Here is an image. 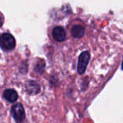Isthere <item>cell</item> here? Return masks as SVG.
<instances>
[{
    "mask_svg": "<svg viewBox=\"0 0 123 123\" xmlns=\"http://www.w3.org/2000/svg\"><path fill=\"white\" fill-rule=\"evenodd\" d=\"M122 68H123V64H122Z\"/></svg>",
    "mask_w": 123,
    "mask_h": 123,
    "instance_id": "obj_9",
    "label": "cell"
},
{
    "mask_svg": "<svg viewBox=\"0 0 123 123\" xmlns=\"http://www.w3.org/2000/svg\"><path fill=\"white\" fill-rule=\"evenodd\" d=\"M11 115L17 123H22L25 118V111L21 103H17L11 108Z\"/></svg>",
    "mask_w": 123,
    "mask_h": 123,
    "instance_id": "obj_1",
    "label": "cell"
},
{
    "mask_svg": "<svg viewBox=\"0 0 123 123\" xmlns=\"http://www.w3.org/2000/svg\"><path fill=\"white\" fill-rule=\"evenodd\" d=\"M53 38L58 42H63L66 39V32L64 29L61 26L55 27L53 30Z\"/></svg>",
    "mask_w": 123,
    "mask_h": 123,
    "instance_id": "obj_6",
    "label": "cell"
},
{
    "mask_svg": "<svg viewBox=\"0 0 123 123\" xmlns=\"http://www.w3.org/2000/svg\"><path fill=\"white\" fill-rule=\"evenodd\" d=\"M3 22H4V18H3V16H2V15L1 14V13H0V27L2 26Z\"/></svg>",
    "mask_w": 123,
    "mask_h": 123,
    "instance_id": "obj_8",
    "label": "cell"
},
{
    "mask_svg": "<svg viewBox=\"0 0 123 123\" xmlns=\"http://www.w3.org/2000/svg\"><path fill=\"white\" fill-rule=\"evenodd\" d=\"M3 97L7 102L14 103L18 99V94L14 89H7L3 92Z\"/></svg>",
    "mask_w": 123,
    "mask_h": 123,
    "instance_id": "obj_5",
    "label": "cell"
},
{
    "mask_svg": "<svg viewBox=\"0 0 123 123\" xmlns=\"http://www.w3.org/2000/svg\"><path fill=\"white\" fill-rule=\"evenodd\" d=\"M84 33H85V29L81 25H75L71 29V34L76 38L82 37Z\"/></svg>",
    "mask_w": 123,
    "mask_h": 123,
    "instance_id": "obj_7",
    "label": "cell"
},
{
    "mask_svg": "<svg viewBox=\"0 0 123 123\" xmlns=\"http://www.w3.org/2000/svg\"><path fill=\"white\" fill-rule=\"evenodd\" d=\"M14 37L9 33H4L0 37V46L4 50H11L15 48Z\"/></svg>",
    "mask_w": 123,
    "mask_h": 123,
    "instance_id": "obj_2",
    "label": "cell"
},
{
    "mask_svg": "<svg viewBox=\"0 0 123 123\" xmlns=\"http://www.w3.org/2000/svg\"><path fill=\"white\" fill-rule=\"evenodd\" d=\"M25 89L29 94H37L40 91V86L35 81H28L25 84Z\"/></svg>",
    "mask_w": 123,
    "mask_h": 123,
    "instance_id": "obj_4",
    "label": "cell"
},
{
    "mask_svg": "<svg viewBox=\"0 0 123 123\" xmlns=\"http://www.w3.org/2000/svg\"><path fill=\"white\" fill-rule=\"evenodd\" d=\"M90 59V53L89 51H85L83 52L79 58V62H78V67H77V71L79 74H83L87 67V65L89 62Z\"/></svg>",
    "mask_w": 123,
    "mask_h": 123,
    "instance_id": "obj_3",
    "label": "cell"
}]
</instances>
